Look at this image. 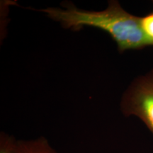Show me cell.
I'll use <instances>...</instances> for the list:
<instances>
[{
  "mask_svg": "<svg viewBox=\"0 0 153 153\" xmlns=\"http://www.w3.org/2000/svg\"><path fill=\"white\" fill-rule=\"evenodd\" d=\"M17 140L4 133L0 136V153H14Z\"/></svg>",
  "mask_w": 153,
  "mask_h": 153,
  "instance_id": "obj_4",
  "label": "cell"
},
{
  "mask_svg": "<svg viewBox=\"0 0 153 153\" xmlns=\"http://www.w3.org/2000/svg\"><path fill=\"white\" fill-rule=\"evenodd\" d=\"M14 153H57L47 139L41 137L29 140L17 141Z\"/></svg>",
  "mask_w": 153,
  "mask_h": 153,
  "instance_id": "obj_3",
  "label": "cell"
},
{
  "mask_svg": "<svg viewBox=\"0 0 153 153\" xmlns=\"http://www.w3.org/2000/svg\"><path fill=\"white\" fill-rule=\"evenodd\" d=\"M121 108L126 116L141 119L153 135V70L132 83L124 94Z\"/></svg>",
  "mask_w": 153,
  "mask_h": 153,
  "instance_id": "obj_2",
  "label": "cell"
},
{
  "mask_svg": "<svg viewBox=\"0 0 153 153\" xmlns=\"http://www.w3.org/2000/svg\"><path fill=\"white\" fill-rule=\"evenodd\" d=\"M41 11L65 28L77 30L87 26L104 30L116 42L120 53L153 45L143 31L140 18L128 13L118 1H109L107 9L101 11L82 10L72 4H66L65 9L47 8Z\"/></svg>",
  "mask_w": 153,
  "mask_h": 153,
  "instance_id": "obj_1",
  "label": "cell"
},
{
  "mask_svg": "<svg viewBox=\"0 0 153 153\" xmlns=\"http://www.w3.org/2000/svg\"><path fill=\"white\" fill-rule=\"evenodd\" d=\"M140 24L144 33L153 43V11L140 18Z\"/></svg>",
  "mask_w": 153,
  "mask_h": 153,
  "instance_id": "obj_5",
  "label": "cell"
}]
</instances>
